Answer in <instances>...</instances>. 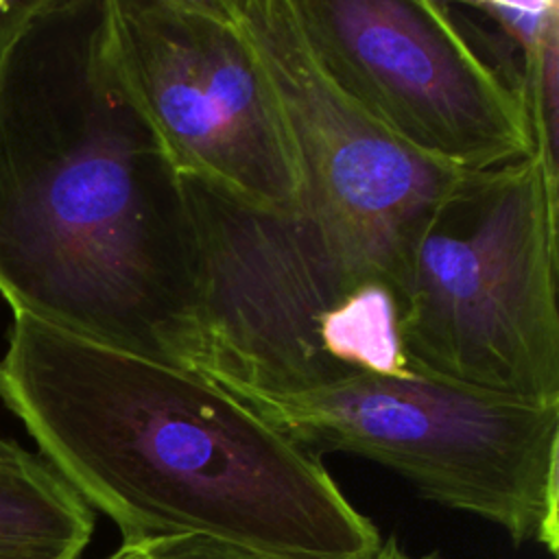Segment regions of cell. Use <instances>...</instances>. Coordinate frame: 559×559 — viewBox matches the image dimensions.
Listing matches in <instances>:
<instances>
[{"label":"cell","instance_id":"52a82bcc","mask_svg":"<svg viewBox=\"0 0 559 559\" xmlns=\"http://www.w3.org/2000/svg\"><path fill=\"white\" fill-rule=\"evenodd\" d=\"M325 76L406 146L454 170L535 153L520 96L441 0H290Z\"/></svg>","mask_w":559,"mask_h":559},{"label":"cell","instance_id":"9c48e42d","mask_svg":"<svg viewBox=\"0 0 559 559\" xmlns=\"http://www.w3.org/2000/svg\"><path fill=\"white\" fill-rule=\"evenodd\" d=\"M92 533V507L41 454L0 456V559H79Z\"/></svg>","mask_w":559,"mask_h":559},{"label":"cell","instance_id":"7c38bea8","mask_svg":"<svg viewBox=\"0 0 559 559\" xmlns=\"http://www.w3.org/2000/svg\"><path fill=\"white\" fill-rule=\"evenodd\" d=\"M371 559H415V557L406 555V552L400 548V544H397L395 537H389V539H382L378 552H376ZM419 559H439V555H437V552H430V555H424V557H419Z\"/></svg>","mask_w":559,"mask_h":559},{"label":"cell","instance_id":"4fadbf2b","mask_svg":"<svg viewBox=\"0 0 559 559\" xmlns=\"http://www.w3.org/2000/svg\"><path fill=\"white\" fill-rule=\"evenodd\" d=\"M11 445H13V441H4V439H0V456H2Z\"/></svg>","mask_w":559,"mask_h":559},{"label":"cell","instance_id":"30bf717a","mask_svg":"<svg viewBox=\"0 0 559 559\" xmlns=\"http://www.w3.org/2000/svg\"><path fill=\"white\" fill-rule=\"evenodd\" d=\"M107 559H264L247 548L207 535H164L129 539Z\"/></svg>","mask_w":559,"mask_h":559},{"label":"cell","instance_id":"ba28073f","mask_svg":"<svg viewBox=\"0 0 559 559\" xmlns=\"http://www.w3.org/2000/svg\"><path fill=\"white\" fill-rule=\"evenodd\" d=\"M231 4L275 85L299 155V210L402 282L406 242L465 170L406 146L345 96L310 52L290 0Z\"/></svg>","mask_w":559,"mask_h":559},{"label":"cell","instance_id":"3957f363","mask_svg":"<svg viewBox=\"0 0 559 559\" xmlns=\"http://www.w3.org/2000/svg\"><path fill=\"white\" fill-rule=\"evenodd\" d=\"M183 181L197 238L194 373L288 395L415 369L393 271L308 212L258 210Z\"/></svg>","mask_w":559,"mask_h":559},{"label":"cell","instance_id":"8992f818","mask_svg":"<svg viewBox=\"0 0 559 559\" xmlns=\"http://www.w3.org/2000/svg\"><path fill=\"white\" fill-rule=\"evenodd\" d=\"M122 76L186 179L258 210L304 203L275 85L231 0H109Z\"/></svg>","mask_w":559,"mask_h":559},{"label":"cell","instance_id":"6da1fadb","mask_svg":"<svg viewBox=\"0 0 559 559\" xmlns=\"http://www.w3.org/2000/svg\"><path fill=\"white\" fill-rule=\"evenodd\" d=\"M0 295L192 371L186 181L122 76L109 0H44L0 66Z\"/></svg>","mask_w":559,"mask_h":559},{"label":"cell","instance_id":"277c9868","mask_svg":"<svg viewBox=\"0 0 559 559\" xmlns=\"http://www.w3.org/2000/svg\"><path fill=\"white\" fill-rule=\"evenodd\" d=\"M557 210L537 155L467 170L402 251L415 369L559 402Z\"/></svg>","mask_w":559,"mask_h":559},{"label":"cell","instance_id":"5b68a950","mask_svg":"<svg viewBox=\"0 0 559 559\" xmlns=\"http://www.w3.org/2000/svg\"><path fill=\"white\" fill-rule=\"evenodd\" d=\"M227 393L319 459H369L421 498L483 518L515 544L557 552L559 402L480 391L419 369L288 395Z\"/></svg>","mask_w":559,"mask_h":559},{"label":"cell","instance_id":"8fae6325","mask_svg":"<svg viewBox=\"0 0 559 559\" xmlns=\"http://www.w3.org/2000/svg\"><path fill=\"white\" fill-rule=\"evenodd\" d=\"M44 0H0V66Z\"/></svg>","mask_w":559,"mask_h":559},{"label":"cell","instance_id":"7a4b0ae2","mask_svg":"<svg viewBox=\"0 0 559 559\" xmlns=\"http://www.w3.org/2000/svg\"><path fill=\"white\" fill-rule=\"evenodd\" d=\"M0 400L122 542L207 535L264 559H371L321 459L194 371L13 314Z\"/></svg>","mask_w":559,"mask_h":559}]
</instances>
